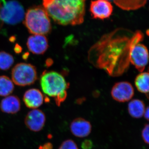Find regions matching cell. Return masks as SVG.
Wrapping results in <instances>:
<instances>
[{
  "instance_id": "277c9868",
  "label": "cell",
  "mask_w": 149,
  "mask_h": 149,
  "mask_svg": "<svg viewBox=\"0 0 149 149\" xmlns=\"http://www.w3.org/2000/svg\"><path fill=\"white\" fill-rule=\"evenodd\" d=\"M24 19L25 26L33 35H47L52 30L49 16L42 7L37 6L29 8Z\"/></svg>"
},
{
  "instance_id": "52a82bcc",
  "label": "cell",
  "mask_w": 149,
  "mask_h": 149,
  "mask_svg": "<svg viewBox=\"0 0 149 149\" xmlns=\"http://www.w3.org/2000/svg\"><path fill=\"white\" fill-rule=\"evenodd\" d=\"M148 52L146 46L137 43L131 48L130 62L140 72H143L148 63Z\"/></svg>"
},
{
  "instance_id": "d4e9b609",
  "label": "cell",
  "mask_w": 149,
  "mask_h": 149,
  "mask_svg": "<svg viewBox=\"0 0 149 149\" xmlns=\"http://www.w3.org/2000/svg\"><path fill=\"white\" fill-rule=\"evenodd\" d=\"M107 1H109L111 2V1H113L114 0H107Z\"/></svg>"
},
{
  "instance_id": "6da1fadb",
  "label": "cell",
  "mask_w": 149,
  "mask_h": 149,
  "mask_svg": "<svg viewBox=\"0 0 149 149\" xmlns=\"http://www.w3.org/2000/svg\"><path fill=\"white\" fill-rule=\"evenodd\" d=\"M143 37L141 31L133 32L120 28L104 35L91 50L96 57V66L110 75L122 74L130 63L131 48Z\"/></svg>"
},
{
  "instance_id": "9c48e42d",
  "label": "cell",
  "mask_w": 149,
  "mask_h": 149,
  "mask_svg": "<svg viewBox=\"0 0 149 149\" xmlns=\"http://www.w3.org/2000/svg\"><path fill=\"white\" fill-rule=\"evenodd\" d=\"M134 94V88L130 83L125 81L116 83L111 91L113 98L120 102H125L130 100Z\"/></svg>"
},
{
  "instance_id": "2e32d148",
  "label": "cell",
  "mask_w": 149,
  "mask_h": 149,
  "mask_svg": "<svg viewBox=\"0 0 149 149\" xmlns=\"http://www.w3.org/2000/svg\"><path fill=\"white\" fill-rule=\"evenodd\" d=\"M128 113L134 118H141L143 116L146 108L143 102L138 99L132 100L128 104Z\"/></svg>"
},
{
  "instance_id": "3957f363",
  "label": "cell",
  "mask_w": 149,
  "mask_h": 149,
  "mask_svg": "<svg viewBox=\"0 0 149 149\" xmlns=\"http://www.w3.org/2000/svg\"><path fill=\"white\" fill-rule=\"evenodd\" d=\"M40 83L43 92L54 98L58 106L65 100L68 85L61 74L55 71L46 72L41 77Z\"/></svg>"
},
{
  "instance_id": "5b68a950",
  "label": "cell",
  "mask_w": 149,
  "mask_h": 149,
  "mask_svg": "<svg viewBox=\"0 0 149 149\" xmlns=\"http://www.w3.org/2000/svg\"><path fill=\"white\" fill-rule=\"evenodd\" d=\"M23 6L16 0H0V20L4 23L15 25L24 19Z\"/></svg>"
},
{
  "instance_id": "44dd1931",
  "label": "cell",
  "mask_w": 149,
  "mask_h": 149,
  "mask_svg": "<svg viewBox=\"0 0 149 149\" xmlns=\"http://www.w3.org/2000/svg\"><path fill=\"white\" fill-rule=\"evenodd\" d=\"M149 125L147 124L144 126L142 131V137L146 143L149 144Z\"/></svg>"
},
{
  "instance_id": "cb8c5ba5",
  "label": "cell",
  "mask_w": 149,
  "mask_h": 149,
  "mask_svg": "<svg viewBox=\"0 0 149 149\" xmlns=\"http://www.w3.org/2000/svg\"><path fill=\"white\" fill-rule=\"evenodd\" d=\"M149 107H148L145 109V111H144L143 116L144 118L146 119L147 120H149Z\"/></svg>"
},
{
  "instance_id": "d6986e66",
  "label": "cell",
  "mask_w": 149,
  "mask_h": 149,
  "mask_svg": "<svg viewBox=\"0 0 149 149\" xmlns=\"http://www.w3.org/2000/svg\"><path fill=\"white\" fill-rule=\"evenodd\" d=\"M14 60L10 54L4 52H0V70H7L13 64Z\"/></svg>"
},
{
  "instance_id": "e0dca14e",
  "label": "cell",
  "mask_w": 149,
  "mask_h": 149,
  "mask_svg": "<svg viewBox=\"0 0 149 149\" xmlns=\"http://www.w3.org/2000/svg\"><path fill=\"white\" fill-rule=\"evenodd\" d=\"M149 77L148 72H141L136 77L135 81V85L137 90L141 93L148 94Z\"/></svg>"
},
{
  "instance_id": "603a6c76",
  "label": "cell",
  "mask_w": 149,
  "mask_h": 149,
  "mask_svg": "<svg viewBox=\"0 0 149 149\" xmlns=\"http://www.w3.org/2000/svg\"><path fill=\"white\" fill-rule=\"evenodd\" d=\"M39 149H53V146L50 142H48L40 146Z\"/></svg>"
},
{
  "instance_id": "5bb4252c",
  "label": "cell",
  "mask_w": 149,
  "mask_h": 149,
  "mask_svg": "<svg viewBox=\"0 0 149 149\" xmlns=\"http://www.w3.org/2000/svg\"><path fill=\"white\" fill-rule=\"evenodd\" d=\"M21 104L18 97L9 96L3 99L0 103V109L3 112L15 114L20 109Z\"/></svg>"
},
{
  "instance_id": "4fadbf2b",
  "label": "cell",
  "mask_w": 149,
  "mask_h": 149,
  "mask_svg": "<svg viewBox=\"0 0 149 149\" xmlns=\"http://www.w3.org/2000/svg\"><path fill=\"white\" fill-rule=\"evenodd\" d=\"M44 101V96L41 91L37 89H31L25 92L23 101L27 107L32 109L41 106Z\"/></svg>"
},
{
  "instance_id": "7c38bea8",
  "label": "cell",
  "mask_w": 149,
  "mask_h": 149,
  "mask_svg": "<svg viewBox=\"0 0 149 149\" xmlns=\"http://www.w3.org/2000/svg\"><path fill=\"white\" fill-rule=\"evenodd\" d=\"M70 131L74 136L85 138L90 135L92 130L91 123L82 118H77L71 123L70 126Z\"/></svg>"
},
{
  "instance_id": "30bf717a",
  "label": "cell",
  "mask_w": 149,
  "mask_h": 149,
  "mask_svg": "<svg viewBox=\"0 0 149 149\" xmlns=\"http://www.w3.org/2000/svg\"><path fill=\"white\" fill-rule=\"evenodd\" d=\"M46 116L42 111L34 109L28 113L24 118L26 127L34 132H39L42 130L46 122Z\"/></svg>"
},
{
  "instance_id": "ac0fdd59",
  "label": "cell",
  "mask_w": 149,
  "mask_h": 149,
  "mask_svg": "<svg viewBox=\"0 0 149 149\" xmlns=\"http://www.w3.org/2000/svg\"><path fill=\"white\" fill-rule=\"evenodd\" d=\"M14 89L13 82L8 77L0 76V96H7L12 93Z\"/></svg>"
},
{
  "instance_id": "7a4b0ae2",
  "label": "cell",
  "mask_w": 149,
  "mask_h": 149,
  "mask_svg": "<svg viewBox=\"0 0 149 149\" xmlns=\"http://www.w3.org/2000/svg\"><path fill=\"white\" fill-rule=\"evenodd\" d=\"M48 15L60 25H80L84 22L86 0H42Z\"/></svg>"
},
{
  "instance_id": "8992f818",
  "label": "cell",
  "mask_w": 149,
  "mask_h": 149,
  "mask_svg": "<svg viewBox=\"0 0 149 149\" xmlns=\"http://www.w3.org/2000/svg\"><path fill=\"white\" fill-rule=\"evenodd\" d=\"M37 78L36 68L34 65L29 63H18L12 71L13 81L18 86L32 85L35 83Z\"/></svg>"
},
{
  "instance_id": "9a60e30c",
  "label": "cell",
  "mask_w": 149,
  "mask_h": 149,
  "mask_svg": "<svg viewBox=\"0 0 149 149\" xmlns=\"http://www.w3.org/2000/svg\"><path fill=\"white\" fill-rule=\"evenodd\" d=\"M148 0H114L118 7L126 11L137 10L145 6Z\"/></svg>"
},
{
  "instance_id": "7402d4cb",
  "label": "cell",
  "mask_w": 149,
  "mask_h": 149,
  "mask_svg": "<svg viewBox=\"0 0 149 149\" xmlns=\"http://www.w3.org/2000/svg\"><path fill=\"white\" fill-rule=\"evenodd\" d=\"M81 147L83 149H91L93 147V143L90 140H85L81 144Z\"/></svg>"
},
{
  "instance_id": "8fae6325",
  "label": "cell",
  "mask_w": 149,
  "mask_h": 149,
  "mask_svg": "<svg viewBox=\"0 0 149 149\" xmlns=\"http://www.w3.org/2000/svg\"><path fill=\"white\" fill-rule=\"evenodd\" d=\"M27 45L29 51L35 54H42L49 47L47 39L45 35H33L27 39Z\"/></svg>"
},
{
  "instance_id": "ba28073f",
  "label": "cell",
  "mask_w": 149,
  "mask_h": 149,
  "mask_svg": "<svg viewBox=\"0 0 149 149\" xmlns=\"http://www.w3.org/2000/svg\"><path fill=\"white\" fill-rule=\"evenodd\" d=\"M90 12L93 18L104 20L111 16L113 7L107 0H93L91 2Z\"/></svg>"
},
{
  "instance_id": "ffe728a7",
  "label": "cell",
  "mask_w": 149,
  "mask_h": 149,
  "mask_svg": "<svg viewBox=\"0 0 149 149\" xmlns=\"http://www.w3.org/2000/svg\"><path fill=\"white\" fill-rule=\"evenodd\" d=\"M58 149H78V148L74 141L68 139L62 143Z\"/></svg>"
}]
</instances>
